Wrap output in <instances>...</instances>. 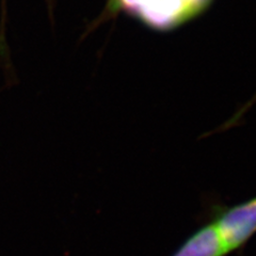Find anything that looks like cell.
I'll list each match as a JSON object with an SVG mask.
<instances>
[{"label": "cell", "mask_w": 256, "mask_h": 256, "mask_svg": "<svg viewBox=\"0 0 256 256\" xmlns=\"http://www.w3.org/2000/svg\"><path fill=\"white\" fill-rule=\"evenodd\" d=\"M255 102H256V94L253 96V98L249 102L246 104V105L242 109L238 110L236 114L233 116H232L226 124L223 125V128H230V127H233L234 125L238 124L239 123V120L244 116V114H246V112L249 110L252 107V105H254Z\"/></svg>", "instance_id": "obj_4"}, {"label": "cell", "mask_w": 256, "mask_h": 256, "mask_svg": "<svg viewBox=\"0 0 256 256\" xmlns=\"http://www.w3.org/2000/svg\"><path fill=\"white\" fill-rule=\"evenodd\" d=\"M234 252L256 234V196L230 207L220 208L212 220Z\"/></svg>", "instance_id": "obj_2"}, {"label": "cell", "mask_w": 256, "mask_h": 256, "mask_svg": "<svg viewBox=\"0 0 256 256\" xmlns=\"http://www.w3.org/2000/svg\"><path fill=\"white\" fill-rule=\"evenodd\" d=\"M212 0H112L120 9L155 30H171L202 13Z\"/></svg>", "instance_id": "obj_1"}, {"label": "cell", "mask_w": 256, "mask_h": 256, "mask_svg": "<svg viewBox=\"0 0 256 256\" xmlns=\"http://www.w3.org/2000/svg\"><path fill=\"white\" fill-rule=\"evenodd\" d=\"M230 248L214 221L191 234L171 256H228Z\"/></svg>", "instance_id": "obj_3"}]
</instances>
